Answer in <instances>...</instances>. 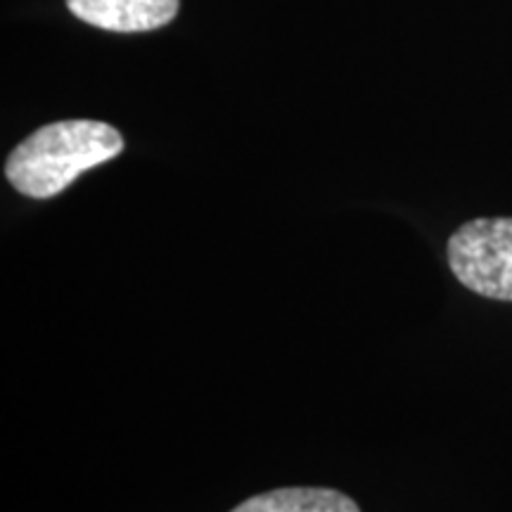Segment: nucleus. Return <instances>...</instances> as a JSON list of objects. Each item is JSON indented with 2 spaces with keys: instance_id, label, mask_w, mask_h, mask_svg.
<instances>
[{
  "instance_id": "nucleus-1",
  "label": "nucleus",
  "mask_w": 512,
  "mask_h": 512,
  "mask_svg": "<svg viewBox=\"0 0 512 512\" xmlns=\"http://www.w3.org/2000/svg\"><path fill=\"white\" fill-rule=\"evenodd\" d=\"M124 136L105 121L64 119L24 138L5 162V178L31 200H50L95 166L124 152Z\"/></svg>"
},
{
  "instance_id": "nucleus-2",
  "label": "nucleus",
  "mask_w": 512,
  "mask_h": 512,
  "mask_svg": "<svg viewBox=\"0 0 512 512\" xmlns=\"http://www.w3.org/2000/svg\"><path fill=\"white\" fill-rule=\"evenodd\" d=\"M448 266L470 292L512 302V219H475L448 238Z\"/></svg>"
},
{
  "instance_id": "nucleus-3",
  "label": "nucleus",
  "mask_w": 512,
  "mask_h": 512,
  "mask_svg": "<svg viewBox=\"0 0 512 512\" xmlns=\"http://www.w3.org/2000/svg\"><path fill=\"white\" fill-rule=\"evenodd\" d=\"M67 8L91 27L136 34L169 24L181 0H67Z\"/></svg>"
},
{
  "instance_id": "nucleus-4",
  "label": "nucleus",
  "mask_w": 512,
  "mask_h": 512,
  "mask_svg": "<svg viewBox=\"0 0 512 512\" xmlns=\"http://www.w3.org/2000/svg\"><path fill=\"white\" fill-rule=\"evenodd\" d=\"M230 512H361L354 498L335 489L290 486L247 498Z\"/></svg>"
}]
</instances>
